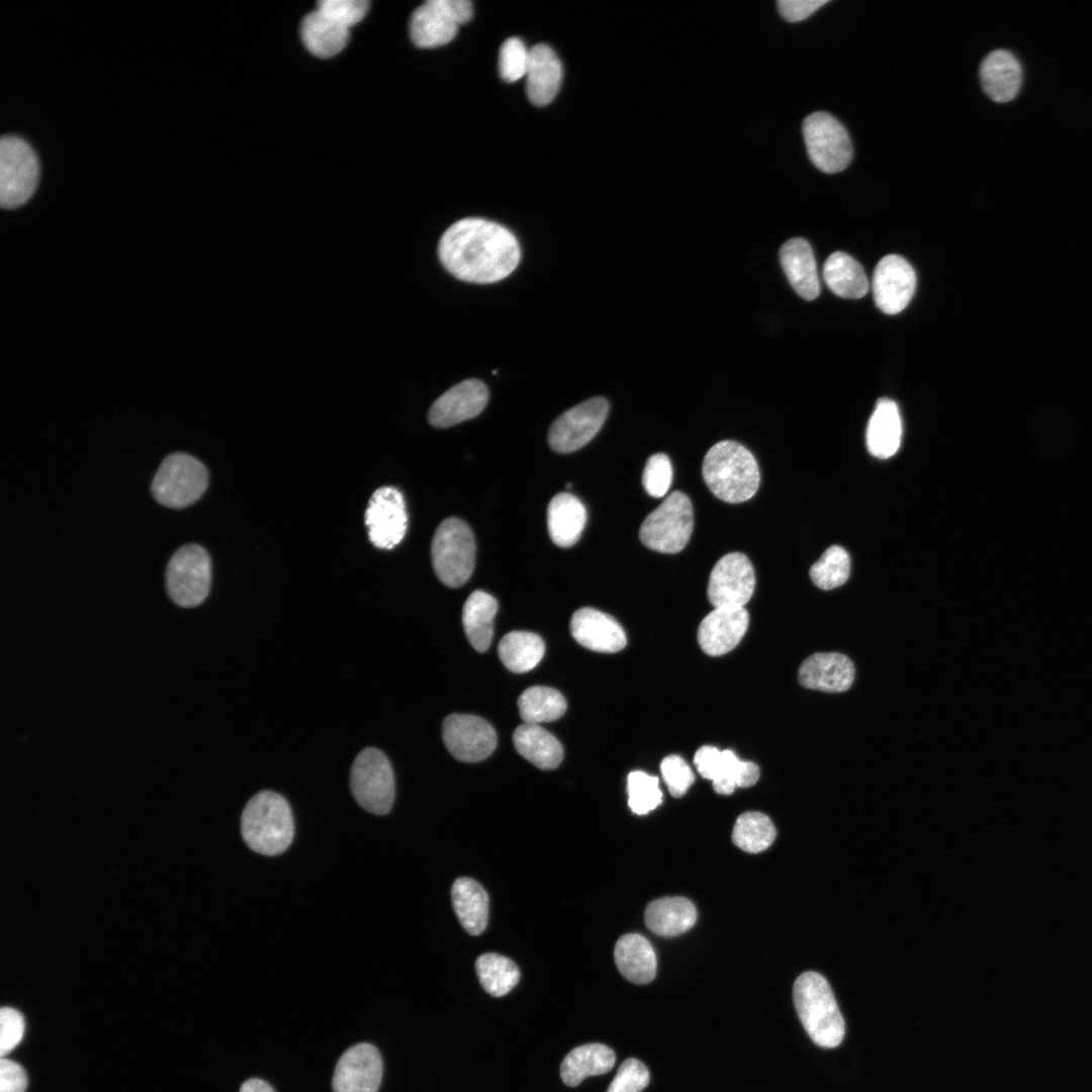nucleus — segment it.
<instances>
[{
	"label": "nucleus",
	"mask_w": 1092,
	"mask_h": 1092,
	"mask_svg": "<svg viewBox=\"0 0 1092 1092\" xmlns=\"http://www.w3.org/2000/svg\"><path fill=\"white\" fill-rule=\"evenodd\" d=\"M438 254L456 278L472 283H493L518 266L521 249L505 226L483 218H463L442 235Z\"/></svg>",
	"instance_id": "obj_1"
},
{
	"label": "nucleus",
	"mask_w": 1092,
	"mask_h": 1092,
	"mask_svg": "<svg viewBox=\"0 0 1092 1092\" xmlns=\"http://www.w3.org/2000/svg\"><path fill=\"white\" fill-rule=\"evenodd\" d=\"M702 473L712 493L729 504L750 499L760 481L758 464L752 453L731 440L720 441L708 450Z\"/></svg>",
	"instance_id": "obj_2"
},
{
	"label": "nucleus",
	"mask_w": 1092,
	"mask_h": 1092,
	"mask_svg": "<svg viewBox=\"0 0 1092 1092\" xmlns=\"http://www.w3.org/2000/svg\"><path fill=\"white\" fill-rule=\"evenodd\" d=\"M794 1005L810 1038L832 1049L843 1039L845 1024L827 980L816 972H805L793 986Z\"/></svg>",
	"instance_id": "obj_3"
},
{
	"label": "nucleus",
	"mask_w": 1092,
	"mask_h": 1092,
	"mask_svg": "<svg viewBox=\"0 0 1092 1092\" xmlns=\"http://www.w3.org/2000/svg\"><path fill=\"white\" fill-rule=\"evenodd\" d=\"M241 833L246 844L255 852L270 856L282 853L294 835L289 804L275 792H259L243 810Z\"/></svg>",
	"instance_id": "obj_4"
},
{
	"label": "nucleus",
	"mask_w": 1092,
	"mask_h": 1092,
	"mask_svg": "<svg viewBox=\"0 0 1092 1092\" xmlns=\"http://www.w3.org/2000/svg\"><path fill=\"white\" fill-rule=\"evenodd\" d=\"M475 552V540L469 526L455 517L444 520L431 545L436 575L449 587L463 585L473 572Z\"/></svg>",
	"instance_id": "obj_5"
},
{
	"label": "nucleus",
	"mask_w": 1092,
	"mask_h": 1092,
	"mask_svg": "<svg viewBox=\"0 0 1092 1092\" xmlns=\"http://www.w3.org/2000/svg\"><path fill=\"white\" fill-rule=\"evenodd\" d=\"M694 528L693 506L684 492H671L642 522L641 542L660 553L674 554L688 544Z\"/></svg>",
	"instance_id": "obj_6"
},
{
	"label": "nucleus",
	"mask_w": 1092,
	"mask_h": 1092,
	"mask_svg": "<svg viewBox=\"0 0 1092 1092\" xmlns=\"http://www.w3.org/2000/svg\"><path fill=\"white\" fill-rule=\"evenodd\" d=\"M208 485L206 467L187 453H172L160 464L151 484L161 505L180 509L196 502Z\"/></svg>",
	"instance_id": "obj_7"
},
{
	"label": "nucleus",
	"mask_w": 1092,
	"mask_h": 1092,
	"mask_svg": "<svg viewBox=\"0 0 1092 1092\" xmlns=\"http://www.w3.org/2000/svg\"><path fill=\"white\" fill-rule=\"evenodd\" d=\"M39 179L38 159L29 144L16 135L0 141V204L12 209L34 193Z\"/></svg>",
	"instance_id": "obj_8"
},
{
	"label": "nucleus",
	"mask_w": 1092,
	"mask_h": 1092,
	"mask_svg": "<svg viewBox=\"0 0 1092 1092\" xmlns=\"http://www.w3.org/2000/svg\"><path fill=\"white\" fill-rule=\"evenodd\" d=\"M350 787L357 803L375 815H385L392 808L395 783L391 764L377 748L367 747L355 758Z\"/></svg>",
	"instance_id": "obj_9"
},
{
	"label": "nucleus",
	"mask_w": 1092,
	"mask_h": 1092,
	"mask_svg": "<svg viewBox=\"0 0 1092 1092\" xmlns=\"http://www.w3.org/2000/svg\"><path fill=\"white\" fill-rule=\"evenodd\" d=\"M166 588L180 607H196L206 599L211 581V563L206 550L197 544L180 547L166 568Z\"/></svg>",
	"instance_id": "obj_10"
},
{
	"label": "nucleus",
	"mask_w": 1092,
	"mask_h": 1092,
	"mask_svg": "<svg viewBox=\"0 0 1092 1092\" xmlns=\"http://www.w3.org/2000/svg\"><path fill=\"white\" fill-rule=\"evenodd\" d=\"M802 131L808 156L817 169L832 174L850 164V138L834 116L825 111L813 112L804 119Z\"/></svg>",
	"instance_id": "obj_11"
},
{
	"label": "nucleus",
	"mask_w": 1092,
	"mask_h": 1092,
	"mask_svg": "<svg viewBox=\"0 0 1092 1092\" xmlns=\"http://www.w3.org/2000/svg\"><path fill=\"white\" fill-rule=\"evenodd\" d=\"M609 412L604 397H593L560 415L548 431L550 447L570 453L587 444L602 428Z\"/></svg>",
	"instance_id": "obj_12"
},
{
	"label": "nucleus",
	"mask_w": 1092,
	"mask_h": 1092,
	"mask_svg": "<svg viewBox=\"0 0 1092 1092\" xmlns=\"http://www.w3.org/2000/svg\"><path fill=\"white\" fill-rule=\"evenodd\" d=\"M754 586L755 575L750 560L740 552H730L714 565L707 596L715 608H744Z\"/></svg>",
	"instance_id": "obj_13"
},
{
	"label": "nucleus",
	"mask_w": 1092,
	"mask_h": 1092,
	"mask_svg": "<svg viewBox=\"0 0 1092 1092\" xmlns=\"http://www.w3.org/2000/svg\"><path fill=\"white\" fill-rule=\"evenodd\" d=\"M365 524L369 539L377 548L391 549L399 544L407 527L401 492L393 486L376 489L365 513Z\"/></svg>",
	"instance_id": "obj_14"
},
{
	"label": "nucleus",
	"mask_w": 1092,
	"mask_h": 1092,
	"mask_svg": "<svg viewBox=\"0 0 1092 1092\" xmlns=\"http://www.w3.org/2000/svg\"><path fill=\"white\" fill-rule=\"evenodd\" d=\"M443 741L458 760L477 762L495 748L496 734L484 719L468 714H452L443 722Z\"/></svg>",
	"instance_id": "obj_15"
},
{
	"label": "nucleus",
	"mask_w": 1092,
	"mask_h": 1092,
	"mask_svg": "<svg viewBox=\"0 0 1092 1092\" xmlns=\"http://www.w3.org/2000/svg\"><path fill=\"white\" fill-rule=\"evenodd\" d=\"M694 763L698 772L710 780L714 791L720 795H730L736 788L751 787L759 778L757 764L742 761L729 749L704 745L696 751Z\"/></svg>",
	"instance_id": "obj_16"
},
{
	"label": "nucleus",
	"mask_w": 1092,
	"mask_h": 1092,
	"mask_svg": "<svg viewBox=\"0 0 1092 1092\" xmlns=\"http://www.w3.org/2000/svg\"><path fill=\"white\" fill-rule=\"evenodd\" d=\"M916 287V275L903 257L891 254L877 264L872 281L877 306L887 314L902 311L910 302Z\"/></svg>",
	"instance_id": "obj_17"
},
{
	"label": "nucleus",
	"mask_w": 1092,
	"mask_h": 1092,
	"mask_svg": "<svg viewBox=\"0 0 1092 1092\" xmlns=\"http://www.w3.org/2000/svg\"><path fill=\"white\" fill-rule=\"evenodd\" d=\"M382 1079L379 1051L370 1043H358L339 1059L333 1076L334 1092H377Z\"/></svg>",
	"instance_id": "obj_18"
},
{
	"label": "nucleus",
	"mask_w": 1092,
	"mask_h": 1092,
	"mask_svg": "<svg viewBox=\"0 0 1092 1092\" xmlns=\"http://www.w3.org/2000/svg\"><path fill=\"white\" fill-rule=\"evenodd\" d=\"M488 400V389L478 379H466L439 396L428 419L432 426L446 428L479 415Z\"/></svg>",
	"instance_id": "obj_19"
},
{
	"label": "nucleus",
	"mask_w": 1092,
	"mask_h": 1092,
	"mask_svg": "<svg viewBox=\"0 0 1092 1092\" xmlns=\"http://www.w3.org/2000/svg\"><path fill=\"white\" fill-rule=\"evenodd\" d=\"M748 623L749 615L745 608H715L699 625V645L708 655H723L738 645Z\"/></svg>",
	"instance_id": "obj_20"
},
{
	"label": "nucleus",
	"mask_w": 1092,
	"mask_h": 1092,
	"mask_svg": "<svg viewBox=\"0 0 1092 1092\" xmlns=\"http://www.w3.org/2000/svg\"><path fill=\"white\" fill-rule=\"evenodd\" d=\"M570 632L578 644L597 652H618L627 643L624 629L618 621L593 608H581L573 613Z\"/></svg>",
	"instance_id": "obj_21"
},
{
	"label": "nucleus",
	"mask_w": 1092,
	"mask_h": 1092,
	"mask_svg": "<svg viewBox=\"0 0 1092 1092\" xmlns=\"http://www.w3.org/2000/svg\"><path fill=\"white\" fill-rule=\"evenodd\" d=\"M854 673L853 663L846 655L819 652L802 662L798 679L803 687L810 690L842 693L851 687Z\"/></svg>",
	"instance_id": "obj_22"
},
{
	"label": "nucleus",
	"mask_w": 1092,
	"mask_h": 1092,
	"mask_svg": "<svg viewBox=\"0 0 1092 1092\" xmlns=\"http://www.w3.org/2000/svg\"><path fill=\"white\" fill-rule=\"evenodd\" d=\"M980 79L983 90L990 99L1005 103L1018 94L1022 83V69L1012 53L996 50L982 61Z\"/></svg>",
	"instance_id": "obj_23"
},
{
	"label": "nucleus",
	"mask_w": 1092,
	"mask_h": 1092,
	"mask_svg": "<svg viewBox=\"0 0 1092 1092\" xmlns=\"http://www.w3.org/2000/svg\"><path fill=\"white\" fill-rule=\"evenodd\" d=\"M525 76L526 92L533 104L544 106L554 99L560 87L562 67L550 47L539 43L529 49Z\"/></svg>",
	"instance_id": "obj_24"
},
{
	"label": "nucleus",
	"mask_w": 1092,
	"mask_h": 1092,
	"mask_svg": "<svg viewBox=\"0 0 1092 1092\" xmlns=\"http://www.w3.org/2000/svg\"><path fill=\"white\" fill-rule=\"evenodd\" d=\"M783 270L795 291L806 300L815 299L820 283L813 250L802 238L787 241L780 250Z\"/></svg>",
	"instance_id": "obj_25"
},
{
	"label": "nucleus",
	"mask_w": 1092,
	"mask_h": 1092,
	"mask_svg": "<svg viewBox=\"0 0 1092 1092\" xmlns=\"http://www.w3.org/2000/svg\"><path fill=\"white\" fill-rule=\"evenodd\" d=\"M586 523V510L573 494L560 492L547 508V527L551 540L559 547L574 545Z\"/></svg>",
	"instance_id": "obj_26"
},
{
	"label": "nucleus",
	"mask_w": 1092,
	"mask_h": 1092,
	"mask_svg": "<svg viewBox=\"0 0 1092 1092\" xmlns=\"http://www.w3.org/2000/svg\"><path fill=\"white\" fill-rule=\"evenodd\" d=\"M458 24L448 15L440 0H429L419 6L410 20V34L420 48H434L451 41Z\"/></svg>",
	"instance_id": "obj_27"
},
{
	"label": "nucleus",
	"mask_w": 1092,
	"mask_h": 1092,
	"mask_svg": "<svg viewBox=\"0 0 1092 1092\" xmlns=\"http://www.w3.org/2000/svg\"><path fill=\"white\" fill-rule=\"evenodd\" d=\"M619 972L635 984H647L656 975V956L651 943L638 933L621 936L614 949Z\"/></svg>",
	"instance_id": "obj_28"
},
{
	"label": "nucleus",
	"mask_w": 1092,
	"mask_h": 1092,
	"mask_svg": "<svg viewBox=\"0 0 1092 1092\" xmlns=\"http://www.w3.org/2000/svg\"><path fill=\"white\" fill-rule=\"evenodd\" d=\"M349 27L316 8L307 14L300 34L307 50L320 57L330 58L341 52L349 39Z\"/></svg>",
	"instance_id": "obj_29"
},
{
	"label": "nucleus",
	"mask_w": 1092,
	"mask_h": 1092,
	"mask_svg": "<svg viewBox=\"0 0 1092 1092\" xmlns=\"http://www.w3.org/2000/svg\"><path fill=\"white\" fill-rule=\"evenodd\" d=\"M695 905L684 897H664L651 901L644 913L646 926L661 936H676L696 923Z\"/></svg>",
	"instance_id": "obj_30"
},
{
	"label": "nucleus",
	"mask_w": 1092,
	"mask_h": 1092,
	"mask_svg": "<svg viewBox=\"0 0 1092 1092\" xmlns=\"http://www.w3.org/2000/svg\"><path fill=\"white\" fill-rule=\"evenodd\" d=\"M901 435V417L896 402L880 398L868 425L869 451L877 458L887 459L897 452Z\"/></svg>",
	"instance_id": "obj_31"
},
{
	"label": "nucleus",
	"mask_w": 1092,
	"mask_h": 1092,
	"mask_svg": "<svg viewBox=\"0 0 1092 1092\" xmlns=\"http://www.w3.org/2000/svg\"><path fill=\"white\" fill-rule=\"evenodd\" d=\"M516 750L540 769L556 768L563 758L560 742L537 724L524 723L513 734Z\"/></svg>",
	"instance_id": "obj_32"
},
{
	"label": "nucleus",
	"mask_w": 1092,
	"mask_h": 1092,
	"mask_svg": "<svg viewBox=\"0 0 1092 1092\" xmlns=\"http://www.w3.org/2000/svg\"><path fill=\"white\" fill-rule=\"evenodd\" d=\"M612 1049L602 1043H586L571 1050L560 1066V1077L569 1087L579 1085L586 1077L606 1074L615 1065Z\"/></svg>",
	"instance_id": "obj_33"
},
{
	"label": "nucleus",
	"mask_w": 1092,
	"mask_h": 1092,
	"mask_svg": "<svg viewBox=\"0 0 1092 1092\" xmlns=\"http://www.w3.org/2000/svg\"><path fill=\"white\" fill-rule=\"evenodd\" d=\"M452 903L463 928L471 935L480 934L488 919V896L473 879L459 878L452 886Z\"/></svg>",
	"instance_id": "obj_34"
},
{
	"label": "nucleus",
	"mask_w": 1092,
	"mask_h": 1092,
	"mask_svg": "<svg viewBox=\"0 0 1092 1092\" xmlns=\"http://www.w3.org/2000/svg\"><path fill=\"white\" fill-rule=\"evenodd\" d=\"M496 611V600L482 590H474L464 604L463 628L468 641L478 652L486 651L491 643Z\"/></svg>",
	"instance_id": "obj_35"
},
{
	"label": "nucleus",
	"mask_w": 1092,
	"mask_h": 1092,
	"mask_svg": "<svg viewBox=\"0 0 1092 1092\" xmlns=\"http://www.w3.org/2000/svg\"><path fill=\"white\" fill-rule=\"evenodd\" d=\"M823 278L828 288L843 298H860L869 290L862 266L844 252L832 253L824 263Z\"/></svg>",
	"instance_id": "obj_36"
},
{
	"label": "nucleus",
	"mask_w": 1092,
	"mask_h": 1092,
	"mask_svg": "<svg viewBox=\"0 0 1092 1092\" xmlns=\"http://www.w3.org/2000/svg\"><path fill=\"white\" fill-rule=\"evenodd\" d=\"M545 645L542 638L531 632L513 631L498 643L500 661L511 671L523 673L533 669L542 659Z\"/></svg>",
	"instance_id": "obj_37"
},
{
	"label": "nucleus",
	"mask_w": 1092,
	"mask_h": 1092,
	"mask_svg": "<svg viewBox=\"0 0 1092 1092\" xmlns=\"http://www.w3.org/2000/svg\"><path fill=\"white\" fill-rule=\"evenodd\" d=\"M566 707L562 694L549 687L528 688L518 699L520 716L527 724L555 721L565 713Z\"/></svg>",
	"instance_id": "obj_38"
},
{
	"label": "nucleus",
	"mask_w": 1092,
	"mask_h": 1092,
	"mask_svg": "<svg viewBox=\"0 0 1092 1092\" xmlns=\"http://www.w3.org/2000/svg\"><path fill=\"white\" fill-rule=\"evenodd\" d=\"M475 970L480 985L493 997L508 994L520 979L517 965L498 953L481 954L476 960Z\"/></svg>",
	"instance_id": "obj_39"
},
{
	"label": "nucleus",
	"mask_w": 1092,
	"mask_h": 1092,
	"mask_svg": "<svg viewBox=\"0 0 1092 1092\" xmlns=\"http://www.w3.org/2000/svg\"><path fill=\"white\" fill-rule=\"evenodd\" d=\"M776 835V828L765 814L748 811L736 819L732 830V841L746 852L757 853L768 848Z\"/></svg>",
	"instance_id": "obj_40"
},
{
	"label": "nucleus",
	"mask_w": 1092,
	"mask_h": 1092,
	"mask_svg": "<svg viewBox=\"0 0 1092 1092\" xmlns=\"http://www.w3.org/2000/svg\"><path fill=\"white\" fill-rule=\"evenodd\" d=\"M850 572L847 552L838 545L827 548L810 569V577L821 589L829 590L843 584Z\"/></svg>",
	"instance_id": "obj_41"
},
{
	"label": "nucleus",
	"mask_w": 1092,
	"mask_h": 1092,
	"mask_svg": "<svg viewBox=\"0 0 1092 1092\" xmlns=\"http://www.w3.org/2000/svg\"><path fill=\"white\" fill-rule=\"evenodd\" d=\"M627 793L628 805L637 815H645L662 803L658 779L641 770L628 775Z\"/></svg>",
	"instance_id": "obj_42"
},
{
	"label": "nucleus",
	"mask_w": 1092,
	"mask_h": 1092,
	"mask_svg": "<svg viewBox=\"0 0 1092 1092\" xmlns=\"http://www.w3.org/2000/svg\"><path fill=\"white\" fill-rule=\"evenodd\" d=\"M529 50L518 37L506 39L499 49L498 71L507 82H515L526 75Z\"/></svg>",
	"instance_id": "obj_43"
},
{
	"label": "nucleus",
	"mask_w": 1092,
	"mask_h": 1092,
	"mask_svg": "<svg viewBox=\"0 0 1092 1092\" xmlns=\"http://www.w3.org/2000/svg\"><path fill=\"white\" fill-rule=\"evenodd\" d=\"M672 482V466L664 453L651 455L642 473V483L646 492L653 497H662Z\"/></svg>",
	"instance_id": "obj_44"
},
{
	"label": "nucleus",
	"mask_w": 1092,
	"mask_h": 1092,
	"mask_svg": "<svg viewBox=\"0 0 1092 1092\" xmlns=\"http://www.w3.org/2000/svg\"><path fill=\"white\" fill-rule=\"evenodd\" d=\"M649 1079L646 1066L637 1059L629 1058L620 1065L607 1092H641Z\"/></svg>",
	"instance_id": "obj_45"
},
{
	"label": "nucleus",
	"mask_w": 1092,
	"mask_h": 1092,
	"mask_svg": "<svg viewBox=\"0 0 1092 1092\" xmlns=\"http://www.w3.org/2000/svg\"><path fill=\"white\" fill-rule=\"evenodd\" d=\"M660 771L669 793L674 798L682 797L695 782V775L688 763L678 755L664 757Z\"/></svg>",
	"instance_id": "obj_46"
},
{
	"label": "nucleus",
	"mask_w": 1092,
	"mask_h": 1092,
	"mask_svg": "<svg viewBox=\"0 0 1092 1092\" xmlns=\"http://www.w3.org/2000/svg\"><path fill=\"white\" fill-rule=\"evenodd\" d=\"M317 8L350 28L364 18L369 2L366 0H322L317 2Z\"/></svg>",
	"instance_id": "obj_47"
},
{
	"label": "nucleus",
	"mask_w": 1092,
	"mask_h": 1092,
	"mask_svg": "<svg viewBox=\"0 0 1092 1092\" xmlns=\"http://www.w3.org/2000/svg\"><path fill=\"white\" fill-rule=\"evenodd\" d=\"M24 1033L22 1014L11 1007L0 1010V1056L8 1055L21 1041Z\"/></svg>",
	"instance_id": "obj_48"
},
{
	"label": "nucleus",
	"mask_w": 1092,
	"mask_h": 1092,
	"mask_svg": "<svg viewBox=\"0 0 1092 1092\" xmlns=\"http://www.w3.org/2000/svg\"><path fill=\"white\" fill-rule=\"evenodd\" d=\"M829 0H780L778 9L781 16L789 22H798L808 18Z\"/></svg>",
	"instance_id": "obj_49"
},
{
	"label": "nucleus",
	"mask_w": 1092,
	"mask_h": 1092,
	"mask_svg": "<svg viewBox=\"0 0 1092 1092\" xmlns=\"http://www.w3.org/2000/svg\"><path fill=\"white\" fill-rule=\"evenodd\" d=\"M27 1078L23 1068L8 1059L0 1061V1092H25Z\"/></svg>",
	"instance_id": "obj_50"
},
{
	"label": "nucleus",
	"mask_w": 1092,
	"mask_h": 1092,
	"mask_svg": "<svg viewBox=\"0 0 1092 1092\" xmlns=\"http://www.w3.org/2000/svg\"><path fill=\"white\" fill-rule=\"evenodd\" d=\"M440 2L458 25L467 22L472 16L473 8L468 0H440Z\"/></svg>",
	"instance_id": "obj_51"
},
{
	"label": "nucleus",
	"mask_w": 1092,
	"mask_h": 1092,
	"mask_svg": "<svg viewBox=\"0 0 1092 1092\" xmlns=\"http://www.w3.org/2000/svg\"><path fill=\"white\" fill-rule=\"evenodd\" d=\"M240 1092H275L274 1089L261 1079H250L243 1083Z\"/></svg>",
	"instance_id": "obj_52"
}]
</instances>
